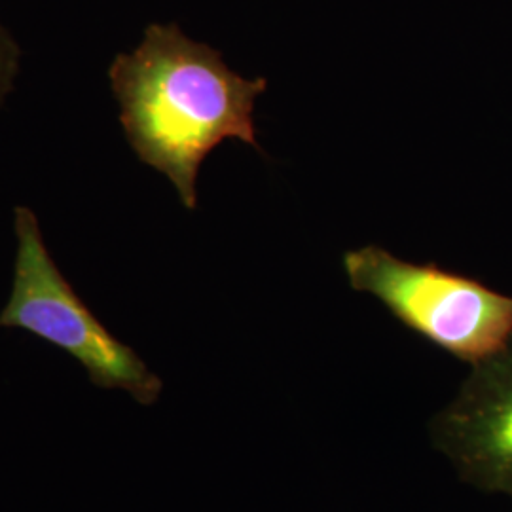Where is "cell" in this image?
Returning a JSON list of instances; mask_svg holds the SVG:
<instances>
[{
  "mask_svg": "<svg viewBox=\"0 0 512 512\" xmlns=\"http://www.w3.org/2000/svg\"><path fill=\"white\" fill-rule=\"evenodd\" d=\"M109 80L129 147L171 181L190 211L198 207L200 167L222 141L262 150L253 114L266 78L234 73L220 52L175 23L148 25L133 52L114 57Z\"/></svg>",
  "mask_w": 512,
  "mask_h": 512,
  "instance_id": "obj_1",
  "label": "cell"
},
{
  "mask_svg": "<svg viewBox=\"0 0 512 512\" xmlns=\"http://www.w3.org/2000/svg\"><path fill=\"white\" fill-rule=\"evenodd\" d=\"M16 260L0 329H19L69 353L101 389L128 393L135 403H158L164 382L110 332L74 291L50 255L33 209L14 211Z\"/></svg>",
  "mask_w": 512,
  "mask_h": 512,
  "instance_id": "obj_2",
  "label": "cell"
},
{
  "mask_svg": "<svg viewBox=\"0 0 512 512\" xmlns=\"http://www.w3.org/2000/svg\"><path fill=\"white\" fill-rule=\"evenodd\" d=\"M342 266L353 291L374 296L406 329L459 361L476 365L512 338V296L478 279L376 245L348 251Z\"/></svg>",
  "mask_w": 512,
  "mask_h": 512,
  "instance_id": "obj_3",
  "label": "cell"
},
{
  "mask_svg": "<svg viewBox=\"0 0 512 512\" xmlns=\"http://www.w3.org/2000/svg\"><path fill=\"white\" fill-rule=\"evenodd\" d=\"M431 437L465 482L512 497V338L473 365L431 421Z\"/></svg>",
  "mask_w": 512,
  "mask_h": 512,
  "instance_id": "obj_4",
  "label": "cell"
},
{
  "mask_svg": "<svg viewBox=\"0 0 512 512\" xmlns=\"http://www.w3.org/2000/svg\"><path fill=\"white\" fill-rule=\"evenodd\" d=\"M19 52L16 38L0 23V105L14 88V80L19 71Z\"/></svg>",
  "mask_w": 512,
  "mask_h": 512,
  "instance_id": "obj_5",
  "label": "cell"
}]
</instances>
